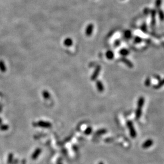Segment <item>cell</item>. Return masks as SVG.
<instances>
[{
  "label": "cell",
  "mask_w": 164,
  "mask_h": 164,
  "mask_svg": "<svg viewBox=\"0 0 164 164\" xmlns=\"http://www.w3.org/2000/svg\"><path fill=\"white\" fill-rule=\"evenodd\" d=\"M145 98L143 96H141L138 99V107L135 111V118L136 119H139L141 118L142 114V108L145 103Z\"/></svg>",
  "instance_id": "6da1fadb"
},
{
  "label": "cell",
  "mask_w": 164,
  "mask_h": 164,
  "mask_svg": "<svg viewBox=\"0 0 164 164\" xmlns=\"http://www.w3.org/2000/svg\"><path fill=\"white\" fill-rule=\"evenodd\" d=\"M126 125L127 128H128L129 131H130V136L132 138L134 139L136 137V132L134 128V126L133 125V123L132 121L128 120L126 122Z\"/></svg>",
  "instance_id": "7a4b0ae2"
},
{
  "label": "cell",
  "mask_w": 164,
  "mask_h": 164,
  "mask_svg": "<svg viewBox=\"0 0 164 164\" xmlns=\"http://www.w3.org/2000/svg\"><path fill=\"white\" fill-rule=\"evenodd\" d=\"M150 15H151V26L154 27L156 25V14L157 10L155 9H151L150 10Z\"/></svg>",
  "instance_id": "3957f363"
},
{
  "label": "cell",
  "mask_w": 164,
  "mask_h": 164,
  "mask_svg": "<svg viewBox=\"0 0 164 164\" xmlns=\"http://www.w3.org/2000/svg\"><path fill=\"white\" fill-rule=\"evenodd\" d=\"M94 25L92 24H89L86 26L85 28V35L87 36H91L93 33Z\"/></svg>",
  "instance_id": "277c9868"
},
{
  "label": "cell",
  "mask_w": 164,
  "mask_h": 164,
  "mask_svg": "<svg viewBox=\"0 0 164 164\" xmlns=\"http://www.w3.org/2000/svg\"><path fill=\"white\" fill-rule=\"evenodd\" d=\"M36 126L43 128H50L52 126L51 124L48 121L40 120L36 123Z\"/></svg>",
  "instance_id": "5b68a950"
},
{
  "label": "cell",
  "mask_w": 164,
  "mask_h": 164,
  "mask_svg": "<svg viewBox=\"0 0 164 164\" xmlns=\"http://www.w3.org/2000/svg\"><path fill=\"white\" fill-rule=\"evenodd\" d=\"M101 66H98L95 69V70L93 72V73L92 74V75L91 76V79L92 81H94L98 77L99 74H100L101 71Z\"/></svg>",
  "instance_id": "8992f818"
},
{
  "label": "cell",
  "mask_w": 164,
  "mask_h": 164,
  "mask_svg": "<svg viewBox=\"0 0 164 164\" xmlns=\"http://www.w3.org/2000/svg\"><path fill=\"white\" fill-rule=\"evenodd\" d=\"M42 152V149L41 148H37L36 149L35 151H34V152L32 153V159L33 160H36L37 159V158L38 157L39 155H41V153Z\"/></svg>",
  "instance_id": "52a82bcc"
},
{
  "label": "cell",
  "mask_w": 164,
  "mask_h": 164,
  "mask_svg": "<svg viewBox=\"0 0 164 164\" xmlns=\"http://www.w3.org/2000/svg\"><path fill=\"white\" fill-rule=\"evenodd\" d=\"M153 144V141L151 139H148V140H146L145 142L142 144V148L143 149H148L149 148L151 147Z\"/></svg>",
  "instance_id": "ba28073f"
},
{
  "label": "cell",
  "mask_w": 164,
  "mask_h": 164,
  "mask_svg": "<svg viewBox=\"0 0 164 164\" xmlns=\"http://www.w3.org/2000/svg\"><path fill=\"white\" fill-rule=\"evenodd\" d=\"M96 86L98 90L100 92H103L104 89V87L103 84L101 81H97L96 82Z\"/></svg>",
  "instance_id": "9c48e42d"
},
{
  "label": "cell",
  "mask_w": 164,
  "mask_h": 164,
  "mask_svg": "<svg viewBox=\"0 0 164 164\" xmlns=\"http://www.w3.org/2000/svg\"><path fill=\"white\" fill-rule=\"evenodd\" d=\"M120 60L121 62H123V63H125L127 66L129 68H133V63L131 61L129 60L128 59L125 58V57H122L120 59Z\"/></svg>",
  "instance_id": "30bf717a"
},
{
  "label": "cell",
  "mask_w": 164,
  "mask_h": 164,
  "mask_svg": "<svg viewBox=\"0 0 164 164\" xmlns=\"http://www.w3.org/2000/svg\"><path fill=\"white\" fill-rule=\"evenodd\" d=\"M73 44V41L70 37H67L63 41V45L67 47H69L71 46Z\"/></svg>",
  "instance_id": "8fae6325"
},
{
  "label": "cell",
  "mask_w": 164,
  "mask_h": 164,
  "mask_svg": "<svg viewBox=\"0 0 164 164\" xmlns=\"http://www.w3.org/2000/svg\"><path fill=\"white\" fill-rule=\"evenodd\" d=\"M157 11V13H158L159 18L160 20L161 21H164V12L163 11V10H161V9L156 10Z\"/></svg>",
  "instance_id": "7c38bea8"
},
{
  "label": "cell",
  "mask_w": 164,
  "mask_h": 164,
  "mask_svg": "<svg viewBox=\"0 0 164 164\" xmlns=\"http://www.w3.org/2000/svg\"><path fill=\"white\" fill-rule=\"evenodd\" d=\"M164 85V78H163V79H160V81H159L158 83L153 86V88L156 89H160V88H162Z\"/></svg>",
  "instance_id": "4fadbf2b"
},
{
  "label": "cell",
  "mask_w": 164,
  "mask_h": 164,
  "mask_svg": "<svg viewBox=\"0 0 164 164\" xmlns=\"http://www.w3.org/2000/svg\"><path fill=\"white\" fill-rule=\"evenodd\" d=\"M106 57L108 60H112L114 58V53L113 51L111 50H108L106 52Z\"/></svg>",
  "instance_id": "5bb4252c"
},
{
  "label": "cell",
  "mask_w": 164,
  "mask_h": 164,
  "mask_svg": "<svg viewBox=\"0 0 164 164\" xmlns=\"http://www.w3.org/2000/svg\"><path fill=\"white\" fill-rule=\"evenodd\" d=\"M132 34L130 30H126L124 32V37H125L126 39H130L131 38Z\"/></svg>",
  "instance_id": "9a60e30c"
},
{
  "label": "cell",
  "mask_w": 164,
  "mask_h": 164,
  "mask_svg": "<svg viewBox=\"0 0 164 164\" xmlns=\"http://www.w3.org/2000/svg\"><path fill=\"white\" fill-rule=\"evenodd\" d=\"M119 54H120L121 56L123 57H125L128 55L129 53H130V51H129L127 49H121L120 51H119Z\"/></svg>",
  "instance_id": "2e32d148"
},
{
  "label": "cell",
  "mask_w": 164,
  "mask_h": 164,
  "mask_svg": "<svg viewBox=\"0 0 164 164\" xmlns=\"http://www.w3.org/2000/svg\"><path fill=\"white\" fill-rule=\"evenodd\" d=\"M0 70L3 73H4L6 71V66L3 61L0 60Z\"/></svg>",
  "instance_id": "e0dca14e"
},
{
  "label": "cell",
  "mask_w": 164,
  "mask_h": 164,
  "mask_svg": "<svg viewBox=\"0 0 164 164\" xmlns=\"http://www.w3.org/2000/svg\"><path fill=\"white\" fill-rule=\"evenodd\" d=\"M42 96H43V98L45 99H46V100H48V99L51 98L50 94L48 91H47L46 90H44L42 92Z\"/></svg>",
  "instance_id": "ac0fdd59"
},
{
  "label": "cell",
  "mask_w": 164,
  "mask_h": 164,
  "mask_svg": "<svg viewBox=\"0 0 164 164\" xmlns=\"http://www.w3.org/2000/svg\"><path fill=\"white\" fill-rule=\"evenodd\" d=\"M13 153H10L8 156H7V164H11V163H12L13 162Z\"/></svg>",
  "instance_id": "d6986e66"
},
{
  "label": "cell",
  "mask_w": 164,
  "mask_h": 164,
  "mask_svg": "<svg viewBox=\"0 0 164 164\" xmlns=\"http://www.w3.org/2000/svg\"><path fill=\"white\" fill-rule=\"evenodd\" d=\"M155 9H160L161 4H162V0H156L155 1Z\"/></svg>",
  "instance_id": "ffe728a7"
},
{
  "label": "cell",
  "mask_w": 164,
  "mask_h": 164,
  "mask_svg": "<svg viewBox=\"0 0 164 164\" xmlns=\"http://www.w3.org/2000/svg\"><path fill=\"white\" fill-rule=\"evenodd\" d=\"M9 126L7 125H6V124H1L0 125V130L2 131H6L8 130L9 129Z\"/></svg>",
  "instance_id": "44dd1931"
},
{
  "label": "cell",
  "mask_w": 164,
  "mask_h": 164,
  "mask_svg": "<svg viewBox=\"0 0 164 164\" xmlns=\"http://www.w3.org/2000/svg\"><path fill=\"white\" fill-rule=\"evenodd\" d=\"M141 29L142 31L144 32V33H146V32H147L148 31L147 26H146V24L145 23V22H144V23H143L142 25H141Z\"/></svg>",
  "instance_id": "7402d4cb"
},
{
  "label": "cell",
  "mask_w": 164,
  "mask_h": 164,
  "mask_svg": "<svg viewBox=\"0 0 164 164\" xmlns=\"http://www.w3.org/2000/svg\"><path fill=\"white\" fill-rule=\"evenodd\" d=\"M92 132V128L91 127H88V128H86V130L84 131V134H86V135H88L91 134Z\"/></svg>",
  "instance_id": "603a6c76"
},
{
  "label": "cell",
  "mask_w": 164,
  "mask_h": 164,
  "mask_svg": "<svg viewBox=\"0 0 164 164\" xmlns=\"http://www.w3.org/2000/svg\"><path fill=\"white\" fill-rule=\"evenodd\" d=\"M151 84V78L150 77H147L145 81V85L146 87L150 86Z\"/></svg>",
  "instance_id": "cb8c5ba5"
},
{
  "label": "cell",
  "mask_w": 164,
  "mask_h": 164,
  "mask_svg": "<svg viewBox=\"0 0 164 164\" xmlns=\"http://www.w3.org/2000/svg\"><path fill=\"white\" fill-rule=\"evenodd\" d=\"M107 133V130L105 129H101L100 130H98L96 132V134L98 135H103V134H106Z\"/></svg>",
  "instance_id": "d4e9b609"
},
{
  "label": "cell",
  "mask_w": 164,
  "mask_h": 164,
  "mask_svg": "<svg viewBox=\"0 0 164 164\" xmlns=\"http://www.w3.org/2000/svg\"><path fill=\"white\" fill-rule=\"evenodd\" d=\"M142 39L141 37L139 36H136L134 39V42L136 44L140 43L142 42Z\"/></svg>",
  "instance_id": "484cf974"
},
{
  "label": "cell",
  "mask_w": 164,
  "mask_h": 164,
  "mask_svg": "<svg viewBox=\"0 0 164 164\" xmlns=\"http://www.w3.org/2000/svg\"><path fill=\"white\" fill-rule=\"evenodd\" d=\"M150 10H151L149 9L148 7H145L143 10V14L145 15V16H147V15L150 13Z\"/></svg>",
  "instance_id": "4316f807"
},
{
  "label": "cell",
  "mask_w": 164,
  "mask_h": 164,
  "mask_svg": "<svg viewBox=\"0 0 164 164\" xmlns=\"http://www.w3.org/2000/svg\"><path fill=\"white\" fill-rule=\"evenodd\" d=\"M120 44V41H119V40H116L115 42V44H114V45H115V46H118Z\"/></svg>",
  "instance_id": "83f0119b"
},
{
  "label": "cell",
  "mask_w": 164,
  "mask_h": 164,
  "mask_svg": "<svg viewBox=\"0 0 164 164\" xmlns=\"http://www.w3.org/2000/svg\"><path fill=\"white\" fill-rule=\"evenodd\" d=\"M155 77L156 78V79H157L158 81H160V77L158 75H155Z\"/></svg>",
  "instance_id": "f1b7e54d"
},
{
  "label": "cell",
  "mask_w": 164,
  "mask_h": 164,
  "mask_svg": "<svg viewBox=\"0 0 164 164\" xmlns=\"http://www.w3.org/2000/svg\"><path fill=\"white\" fill-rule=\"evenodd\" d=\"M57 164H63V163H62V162L61 161H57Z\"/></svg>",
  "instance_id": "f546056e"
},
{
  "label": "cell",
  "mask_w": 164,
  "mask_h": 164,
  "mask_svg": "<svg viewBox=\"0 0 164 164\" xmlns=\"http://www.w3.org/2000/svg\"><path fill=\"white\" fill-rule=\"evenodd\" d=\"M2 119H1V118H0V125H1V124H2Z\"/></svg>",
  "instance_id": "4dcf8cb0"
},
{
  "label": "cell",
  "mask_w": 164,
  "mask_h": 164,
  "mask_svg": "<svg viewBox=\"0 0 164 164\" xmlns=\"http://www.w3.org/2000/svg\"><path fill=\"white\" fill-rule=\"evenodd\" d=\"M98 164H104V163H103V162H102V161H100V163H99Z\"/></svg>",
  "instance_id": "1f68e13d"
}]
</instances>
